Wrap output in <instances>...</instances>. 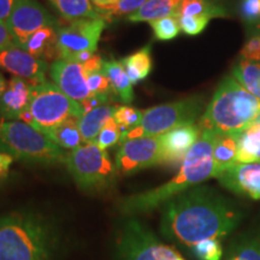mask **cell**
Returning <instances> with one entry per match:
<instances>
[{
	"label": "cell",
	"mask_w": 260,
	"mask_h": 260,
	"mask_svg": "<svg viewBox=\"0 0 260 260\" xmlns=\"http://www.w3.org/2000/svg\"><path fill=\"white\" fill-rule=\"evenodd\" d=\"M117 105H104L93 110V111L84 113L80 119V132L84 144L95 142L100 132L110 119L113 118Z\"/></svg>",
	"instance_id": "20"
},
{
	"label": "cell",
	"mask_w": 260,
	"mask_h": 260,
	"mask_svg": "<svg viewBox=\"0 0 260 260\" xmlns=\"http://www.w3.org/2000/svg\"><path fill=\"white\" fill-rule=\"evenodd\" d=\"M87 82H88L89 90L92 94L96 95H115L113 94L111 83L103 71L87 75Z\"/></svg>",
	"instance_id": "35"
},
{
	"label": "cell",
	"mask_w": 260,
	"mask_h": 260,
	"mask_svg": "<svg viewBox=\"0 0 260 260\" xmlns=\"http://www.w3.org/2000/svg\"><path fill=\"white\" fill-rule=\"evenodd\" d=\"M149 25L153 29L154 37L158 40H172V39L178 37L181 31L178 18L175 16H168V17L155 19V21L149 22Z\"/></svg>",
	"instance_id": "31"
},
{
	"label": "cell",
	"mask_w": 260,
	"mask_h": 260,
	"mask_svg": "<svg viewBox=\"0 0 260 260\" xmlns=\"http://www.w3.org/2000/svg\"><path fill=\"white\" fill-rule=\"evenodd\" d=\"M233 77L260 100V63L241 59L234 67Z\"/></svg>",
	"instance_id": "27"
},
{
	"label": "cell",
	"mask_w": 260,
	"mask_h": 260,
	"mask_svg": "<svg viewBox=\"0 0 260 260\" xmlns=\"http://www.w3.org/2000/svg\"><path fill=\"white\" fill-rule=\"evenodd\" d=\"M201 136L199 124L178 126L159 136L161 152V165L182 164L187 154Z\"/></svg>",
	"instance_id": "15"
},
{
	"label": "cell",
	"mask_w": 260,
	"mask_h": 260,
	"mask_svg": "<svg viewBox=\"0 0 260 260\" xmlns=\"http://www.w3.org/2000/svg\"><path fill=\"white\" fill-rule=\"evenodd\" d=\"M103 73L106 75L111 83L113 94L124 104H132L134 100V90L133 84L126 74V71L121 63V60L109 59L105 60Z\"/></svg>",
	"instance_id": "21"
},
{
	"label": "cell",
	"mask_w": 260,
	"mask_h": 260,
	"mask_svg": "<svg viewBox=\"0 0 260 260\" xmlns=\"http://www.w3.org/2000/svg\"><path fill=\"white\" fill-rule=\"evenodd\" d=\"M226 260H260V234L242 239Z\"/></svg>",
	"instance_id": "29"
},
{
	"label": "cell",
	"mask_w": 260,
	"mask_h": 260,
	"mask_svg": "<svg viewBox=\"0 0 260 260\" xmlns=\"http://www.w3.org/2000/svg\"><path fill=\"white\" fill-rule=\"evenodd\" d=\"M243 59L249 61H260V34L248 39L241 50Z\"/></svg>",
	"instance_id": "38"
},
{
	"label": "cell",
	"mask_w": 260,
	"mask_h": 260,
	"mask_svg": "<svg viewBox=\"0 0 260 260\" xmlns=\"http://www.w3.org/2000/svg\"><path fill=\"white\" fill-rule=\"evenodd\" d=\"M204 109V98L195 95L144 111L141 124L123 133L122 141L146 136H160L178 126L195 124Z\"/></svg>",
	"instance_id": "8"
},
{
	"label": "cell",
	"mask_w": 260,
	"mask_h": 260,
	"mask_svg": "<svg viewBox=\"0 0 260 260\" xmlns=\"http://www.w3.org/2000/svg\"><path fill=\"white\" fill-rule=\"evenodd\" d=\"M117 2H118V0H110V3H111V5H112V8H113V5H115L116 4V3ZM110 12V11H109Z\"/></svg>",
	"instance_id": "46"
},
{
	"label": "cell",
	"mask_w": 260,
	"mask_h": 260,
	"mask_svg": "<svg viewBox=\"0 0 260 260\" xmlns=\"http://www.w3.org/2000/svg\"><path fill=\"white\" fill-rule=\"evenodd\" d=\"M117 172L132 175L144 169L161 165L159 136L124 140L116 153Z\"/></svg>",
	"instance_id": "11"
},
{
	"label": "cell",
	"mask_w": 260,
	"mask_h": 260,
	"mask_svg": "<svg viewBox=\"0 0 260 260\" xmlns=\"http://www.w3.org/2000/svg\"><path fill=\"white\" fill-rule=\"evenodd\" d=\"M123 132L119 128L118 124L115 122V119L111 118L109 122L106 123L102 132H100L99 136H98L95 144L98 147L106 151L107 148L112 147L116 144H118L122 140Z\"/></svg>",
	"instance_id": "33"
},
{
	"label": "cell",
	"mask_w": 260,
	"mask_h": 260,
	"mask_svg": "<svg viewBox=\"0 0 260 260\" xmlns=\"http://www.w3.org/2000/svg\"><path fill=\"white\" fill-rule=\"evenodd\" d=\"M15 158L11 154L4 153V152H0V181L5 180L8 177L10 168H11L12 162H14Z\"/></svg>",
	"instance_id": "41"
},
{
	"label": "cell",
	"mask_w": 260,
	"mask_h": 260,
	"mask_svg": "<svg viewBox=\"0 0 260 260\" xmlns=\"http://www.w3.org/2000/svg\"><path fill=\"white\" fill-rule=\"evenodd\" d=\"M160 232L177 245L191 248L209 239H223L241 220L229 198L206 186H195L162 205Z\"/></svg>",
	"instance_id": "1"
},
{
	"label": "cell",
	"mask_w": 260,
	"mask_h": 260,
	"mask_svg": "<svg viewBox=\"0 0 260 260\" xmlns=\"http://www.w3.org/2000/svg\"><path fill=\"white\" fill-rule=\"evenodd\" d=\"M32 84L19 77H11L0 96V119L19 121L30 105Z\"/></svg>",
	"instance_id": "17"
},
{
	"label": "cell",
	"mask_w": 260,
	"mask_h": 260,
	"mask_svg": "<svg viewBox=\"0 0 260 260\" xmlns=\"http://www.w3.org/2000/svg\"><path fill=\"white\" fill-rule=\"evenodd\" d=\"M260 100L233 76L223 79L199 119L201 130L213 134H240L255 122Z\"/></svg>",
	"instance_id": "4"
},
{
	"label": "cell",
	"mask_w": 260,
	"mask_h": 260,
	"mask_svg": "<svg viewBox=\"0 0 260 260\" xmlns=\"http://www.w3.org/2000/svg\"><path fill=\"white\" fill-rule=\"evenodd\" d=\"M103 18H81L64 27H57L59 58L71 59L82 52H96L98 44L106 28Z\"/></svg>",
	"instance_id": "10"
},
{
	"label": "cell",
	"mask_w": 260,
	"mask_h": 260,
	"mask_svg": "<svg viewBox=\"0 0 260 260\" xmlns=\"http://www.w3.org/2000/svg\"><path fill=\"white\" fill-rule=\"evenodd\" d=\"M147 2L148 0H118L110 10L109 18L111 19L115 16H126L128 17L141 9Z\"/></svg>",
	"instance_id": "37"
},
{
	"label": "cell",
	"mask_w": 260,
	"mask_h": 260,
	"mask_svg": "<svg viewBox=\"0 0 260 260\" xmlns=\"http://www.w3.org/2000/svg\"><path fill=\"white\" fill-rule=\"evenodd\" d=\"M213 133L201 130L200 139L190 149L181 164L180 170L170 181L154 189L124 198L119 203V211L126 216L151 212L176 195L213 177Z\"/></svg>",
	"instance_id": "2"
},
{
	"label": "cell",
	"mask_w": 260,
	"mask_h": 260,
	"mask_svg": "<svg viewBox=\"0 0 260 260\" xmlns=\"http://www.w3.org/2000/svg\"><path fill=\"white\" fill-rule=\"evenodd\" d=\"M240 16L247 24L260 28V0H242Z\"/></svg>",
	"instance_id": "36"
},
{
	"label": "cell",
	"mask_w": 260,
	"mask_h": 260,
	"mask_svg": "<svg viewBox=\"0 0 260 260\" xmlns=\"http://www.w3.org/2000/svg\"><path fill=\"white\" fill-rule=\"evenodd\" d=\"M50 76L58 88L75 102L81 103L92 95L87 75L77 61L58 58L51 65Z\"/></svg>",
	"instance_id": "14"
},
{
	"label": "cell",
	"mask_w": 260,
	"mask_h": 260,
	"mask_svg": "<svg viewBox=\"0 0 260 260\" xmlns=\"http://www.w3.org/2000/svg\"><path fill=\"white\" fill-rule=\"evenodd\" d=\"M182 0H148L141 9L126 17L129 22H152L155 19L175 16Z\"/></svg>",
	"instance_id": "23"
},
{
	"label": "cell",
	"mask_w": 260,
	"mask_h": 260,
	"mask_svg": "<svg viewBox=\"0 0 260 260\" xmlns=\"http://www.w3.org/2000/svg\"><path fill=\"white\" fill-rule=\"evenodd\" d=\"M56 241L53 228L37 213L0 217V260H50Z\"/></svg>",
	"instance_id": "3"
},
{
	"label": "cell",
	"mask_w": 260,
	"mask_h": 260,
	"mask_svg": "<svg viewBox=\"0 0 260 260\" xmlns=\"http://www.w3.org/2000/svg\"><path fill=\"white\" fill-rule=\"evenodd\" d=\"M14 39H12L11 32L9 30L8 24H6V22L0 21V51L14 46Z\"/></svg>",
	"instance_id": "40"
},
{
	"label": "cell",
	"mask_w": 260,
	"mask_h": 260,
	"mask_svg": "<svg viewBox=\"0 0 260 260\" xmlns=\"http://www.w3.org/2000/svg\"><path fill=\"white\" fill-rule=\"evenodd\" d=\"M217 180L233 193L260 200V162H239L222 172Z\"/></svg>",
	"instance_id": "16"
},
{
	"label": "cell",
	"mask_w": 260,
	"mask_h": 260,
	"mask_svg": "<svg viewBox=\"0 0 260 260\" xmlns=\"http://www.w3.org/2000/svg\"><path fill=\"white\" fill-rule=\"evenodd\" d=\"M65 165L75 183L86 191L112 187L118 174L109 153L98 147L95 142L84 144L71 151L67 155Z\"/></svg>",
	"instance_id": "7"
},
{
	"label": "cell",
	"mask_w": 260,
	"mask_h": 260,
	"mask_svg": "<svg viewBox=\"0 0 260 260\" xmlns=\"http://www.w3.org/2000/svg\"><path fill=\"white\" fill-rule=\"evenodd\" d=\"M17 3L18 0H0V21L8 22Z\"/></svg>",
	"instance_id": "42"
},
{
	"label": "cell",
	"mask_w": 260,
	"mask_h": 260,
	"mask_svg": "<svg viewBox=\"0 0 260 260\" xmlns=\"http://www.w3.org/2000/svg\"><path fill=\"white\" fill-rule=\"evenodd\" d=\"M239 162H260V124L253 123L239 134Z\"/></svg>",
	"instance_id": "26"
},
{
	"label": "cell",
	"mask_w": 260,
	"mask_h": 260,
	"mask_svg": "<svg viewBox=\"0 0 260 260\" xmlns=\"http://www.w3.org/2000/svg\"><path fill=\"white\" fill-rule=\"evenodd\" d=\"M90 2H92V4L95 6L99 11H102L103 14H105L107 19H110L109 11L112 9V5L111 3H110V0H90Z\"/></svg>",
	"instance_id": "43"
},
{
	"label": "cell",
	"mask_w": 260,
	"mask_h": 260,
	"mask_svg": "<svg viewBox=\"0 0 260 260\" xmlns=\"http://www.w3.org/2000/svg\"><path fill=\"white\" fill-rule=\"evenodd\" d=\"M0 69L28 81L32 86L47 81V61L32 57L16 45L0 51Z\"/></svg>",
	"instance_id": "13"
},
{
	"label": "cell",
	"mask_w": 260,
	"mask_h": 260,
	"mask_svg": "<svg viewBox=\"0 0 260 260\" xmlns=\"http://www.w3.org/2000/svg\"><path fill=\"white\" fill-rule=\"evenodd\" d=\"M116 252L119 260H186L136 218L123 224L117 237Z\"/></svg>",
	"instance_id": "9"
},
{
	"label": "cell",
	"mask_w": 260,
	"mask_h": 260,
	"mask_svg": "<svg viewBox=\"0 0 260 260\" xmlns=\"http://www.w3.org/2000/svg\"><path fill=\"white\" fill-rule=\"evenodd\" d=\"M182 16H206V17H225L226 11L212 0H182L176 17Z\"/></svg>",
	"instance_id": "28"
},
{
	"label": "cell",
	"mask_w": 260,
	"mask_h": 260,
	"mask_svg": "<svg viewBox=\"0 0 260 260\" xmlns=\"http://www.w3.org/2000/svg\"><path fill=\"white\" fill-rule=\"evenodd\" d=\"M111 99L112 95H96V94H92L89 98H87L83 102H81L80 105L84 115V113L93 111V110L98 109V107L107 105V104L111 102Z\"/></svg>",
	"instance_id": "39"
},
{
	"label": "cell",
	"mask_w": 260,
	"mask_h": 260,
	"mask_svg": "<svg viewBox=\"0 0 260 260\" xmlns=\"http://www.w3.org/2000/svg\"><path fill=\"white\" fill-rule=\"evenodd\" d=\"M239 134H214L213 177L237 164Z\"/></svg>",
	"instance_id": "19"
},
{
	"label": "cell",
	"mask_w": 260,
	"mask_h": 260,
	"mask_svg": "<svg viewBox=\"0 0 260 260\" xmlns=\"http://www.w3.org/2000/svg\"><path fill=\"white\" fill-rule=\"evenodd\" d=\"M58 12L69 21L81 18H103L105 14L99 11L90 0H50Z\"/></svg>",
	"instance_id": "25"
},
{
	"label": "cell",
	"mask_w": 260,
	"mask_h": 260,
	"mask_svg": "<svg viewBox=\"0 0 260 260\" xmlns=\"http://www.w3.org/2000/svg\"><path fill=\"white\" fill-rule=\"evenodd\" d=\"M210 19L211 18L206 16H182V17H178V23L184 34L195 37L205 30Z\"/></svg>",
	"instance_id": "34"
},
{
	"label": "cell",
	"mask_w": 260,
	"mask_h": 260,
	"mask_svg": "<svg viewBox=\"0 0 260 260\" xmlns=\"http://www.w3.org/2000/svg\"><path fill=\"white\" fill-rule=\"evenodd\" d=\"M0 151L31 164L54 165L67 159L46 134L22 121L0 119Z\"/></svg>",
	"instance_id": "5"
},
{
	"label": "cell",
	"mask_w": 260,
	"mask_h": 260,
	"mask_svg": "<svg viewBox=\"0 0 260 260\" xmlns=\"http://www.w3.org/2000/svg\"><path fill=\"white\" fill-rule=\"evenodd\" d=\"M58 25H48L31 35L22 50L27 51L32 57L41 60H51L59 58L58 53Z\"/></svg>",
	"instance_id": "18"
},
{
	"label": "cell",
	"mask_w": 260,
	"mask_h": 260,
	"mask_svg": "<svg viewBox=\"0 0 260 260\" xmlns=\"http://www.w3.org/2000/svg\"><path fill=\"white\" fill-rule=\"evenodd\" d=\"M254 123H256V124H260V112H259L258 117H256V119H255V122H254Z\"/></svg>",
	"instance_id": "45"
},
{
	"label": "cell",
	"mask_w": 260,
	"mask_h": 260,
	"mask_svg": "<svg viewBox=\"0 0 260 260\" xmlns=\"http://www.w3.org/2000/svg\"><path fill=\"white\" fill-rule=\"evenodd\" d=\"M6 86H8V83H6L5 77L3 76V74H0V96H2L3 93L5 92Z\"/></svg>",
	"instance_id": "44"
},
{
	"label": "cell",
	"mask_w": 260,
	"mask_h": 260,
	"mask_svg": "<svg viewBox=\"0 0 260 260\" xmlns=\"http://www.w3.org/2000/svg\"><path fill=\"white\" fill-rule=\"evenodd\" d=\"M195 258L199 260H222L223 247L218 239H209L198 242L190 248Z\"/></svg>",
	"instance_id": "32"
},
{
	"label": "cell",
	"mask_w": 260,
	"mask_h": 260,
	"mask_svg": "<svg viewBox=\"0 0 260 260\" xmlns=\"http://www.w3.org/2000/svg\"><path fill=\"white\" fill-rule=\"evenodd\" d=\"M82 116L80 103L64 94L54 83L45 81L32 86L30 105L19 121L48 134L71 117Z\"/></svg>",
	"instance_id": "6"
},
{
	"label": "cell",
	"mask_w": 260,
	"mask_h": 260,
	"mask_svg": "<svg viewBox=\"0 0 260 260\" xmlns=\"http://www.w3.org/2000/svg\"><path fill=\"white\" fill-rule=\"evenodd\" d=\"M6 24L16 46L23 48L34 32L48 25H57V21L38 0H18Z\"/></svg>",
	"instance_id": "12"
},
{
	"label": "cell",
	"mask_w": 260,
	"mask_h": 260,
	"mask_svg": "<svg viewBox=\"0 0 260 260\" xmlns=\"http://www.w3.org/2000/svg\"><path fill=\"white\" fill-rule=\"evenodd\" d=\"M80 117H71L46 135L59 148L74 151L83 144L80 132Z\"/></svg>",
	"instance_id": "24"
},
{
	"label": "cell",
	"mask_w": 260,
	"mask_h": 260,
	"mask_svg": "<svg viewBox=\"0 0 260 260\" xmlns=\"http://www.w3.org/2000/svg\"><path fill=\"white\" fill-rule=\"evenodd\" d=\"M121 63L128 74L133 86L141 82L151 74L152 68H153L151 44L140 48L139 51L134 52L130 56L123 58Z\"/></svg>",
	"instance_id": "22"
},
{
	"label": "cell",
	"mask_w": 260,
	"mask_h": 260,
	"mask_svg": "<svg viewBox=\"0 0 260 260\" xmlns=\"http://www.w3.org/2000/svg\"><path fill=\"white\" fill-rule=\"evenodd\" d=\"M142 117H144L142 110L124 105L117 107L115 115H113V119H115V122L118 124L122 132L126 133L141 124Z\"/></svg>",
	"instance_id": "30"
}]
</instances>
